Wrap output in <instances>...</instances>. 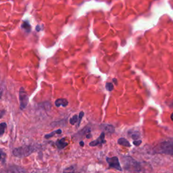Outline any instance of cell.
<instances>
[{"label": "cell", "mask_w": 173, "mask_h": 173, "mask_svg": "<svg viewBox=\"0 0 173 173\" xmlns=\"http://www.w3.org/2000/svg\"><path fill=\"white\" fill-rule=\"evenodd\" d=\"M105 143H106V140H105V133L103 131L100 135V137H98L96 140H94L93 141L90 142L89 146L91 147L98 146V145H101Z\"/></svg>", "instance_id": "ba28073f"}, {"label": "cell", "mask_w": 173, "mask_h": 173, "mask_svg": "<svg viewBox=\"0 0 173 173\" xmlns=\"http://www.w3.org/2000/svg\"><path fill=\"white\" fill-rule=\"evenodd\" d=\"M6 127H7V124L5 123H2L0 124V137L2 136L3 133H4Z\"/></svg>", "instance_id": "2e32d148"}, {"label": "cell", "mask_w": 173, "mask_h": 173, "mask_svg": "<svg viewBox=\"0 0 173 173\" xmlns=\"http://www.w3.org/2000/svg\"><path fill=\"white\" fill-rule=\"evenodd\" d=\"M118 144L120 145H123V146L127 147H131L130 143L128 142V141L127 140V139H125V138H120L119 140H118Z\"/></svg>", "instance_id": "4fadbf2b"}, {"label": "cell", "mask_w": 173, "mask_h": 173, "mask_svg": "<svg viewBox=\"0 0 173 173\" xmlns=\"http://www.w3.org/2000/svg\"><path fill=\"white\" fill-rule=\"evenodd\" d=\"M19 100L20 110L25 109L29 104V96L23 87L20 88L19 91Z\"/></svg>", "instance_id": "277c9868"}, {"label": "cell", "mask_w": 173, "mask_h": 173, "mask_svg": "<svg viewBox=\"0 0 173 173\" xmlns=\"http://www.w3.org/2000/svg\"><path fill=\"white\" fill-rule=\"evenodd\" d=\"M83 135H85L87 139H89L91 137H92V135L91 134V129L89 127H85L84 128L83 130H81V131H79V133L77 134V135L75 136L79 137H82Z\"/></svg>", "instance_id": "9c48e42d"}, {"label": "cell", "mask_w": 173, "mask_h": 173, "mask_svg": "<svg viewBox=\"0 0 173 173\" xmlns=\"http://www.w3.org/2000/svg\"><path fill=\"white\" fill-rule=\"evenodd\" d=\"M123 163L125 170L132 173H145L144 166L141 162L135 160L131 156H124L123 158Z\"/></svg>", "instance_id": "6da1fadb"}, {"label": "cell", "mask_w": 173, "mask_h": 173, "mask_svg": "<svg viewBox=\"0 0 173 173\" xmlns=\"http://www.w3.org/2000/svg\"><path fill=\"white\" fill-rule=\"evenodd\" d=\"M141 143H142V141L140 140H137L133 141V144L135 145H136V146H139V145H140Z\"/></svg>", "instance_id": "ffe728a7"}, {"label": "cell", "mask_w": 173, "mask_h": 173, "mask_svg": "<svg viewBox=\"0 0 173 173\" xmlns=\"http://www.w3.org/2000/svg\"><path fill=\"white\" fill-rule=\"evenodd\" d=\"M75 172V168H74V166H71L66 168V169H64V171L63 173H74Z\"/></svg>", "instance_id": "9a60e30c"}, {"label": "cell", "mask_w": 173, "mask_h": 173, "mask_svg": "<svg viewBox=\"0 0 173 173\" xmlns=\"http://www.w3.org/2000/svg\"><path fill=\"white\" fill-rule=\"evenodd\" d=\"M101 129H103L104 131H106L108 133H113L114 132V127L112 125L110 124H103L100 126Z\"/></svg>", "instance_id": "7c38bea8"}, {"label": "cell", "mask_w": 173, "mask_h": 173, "mask_svg": "<svg viewBox=\"0 0 173 173\" xmlns=\"http://www.w3.org/2000/svg\"><path fill=\"white\" fill-rule=\"evenodd\" d=\"M106 89L107 91H111L114 89V85L111 83H108L106 85Z\"/></svg>", "instance_id": "ac0fdd59"}, {"label": "cell", "mask_w": 173, "mask_h": 173, "mask_svg": "<svg viewBox=\"0 0 173 173\" xmlns=\"http://www.w3.org/2000/svg\"><path fill=\"white\" fill-rule=\"evenodd\" d=\"M5 158H6L5 153L2 151H0V160L2 161V162H4Z\"/></svg>", "instance_id": "d6986e66"}, {"label": "cell", "mask_w": 173, "mask_h": 173, "mask_svg": "<svg viewBox=\"0 0 173 173\" xmlns=\"http://www.w3.org/2000/svg\"><path fill=\"white\" fill-rule=\"evenodd\" d=\"M131 137L133 139V140H139L140 137V133H138V132H134L133 133H131Z\"/></svg>", "instance_id": "e0dca14e"}, {"label": "cell", "mask_w": 173, "mask_h": 173, "mask_svg": "<svg viewBox=\"0 0 173 173\" xmlns=\"http://www.w3.org/2000/svg\"><path fill=\"white\" fill-rule=\"evenodd\" d=\"M106 161L109 165V168H114L117 171H122V167L118 157L114 156L112 158H106Z\"/></svg>", "instance_id": "5b68a950"}, {"label": "cell", "mask_w": 173, "mask_h": 173, "mask_svg": "<svg viewBox=\"0 0 173 173\" xmlns=\"http://www.w3.org/2000/svg\"><path fill=\"white\" fill-rule=\"evenodd\" d=\"M68 104H69V101H68L67 100L64 99V98L57 99L55 101V105L56 107H60V106L66 107L68 106Z\"/></svg>", "instance_id": "8fae6325"}, {"label": "cell", "mask_w": 173, "mask_h": 173, "mask_svg": "<svg viewBox=\"0 0 173 173\" xmlns=\"http://www.w3.org/2000/svg\"><path fill=\"white\" fill-rule=\"evenodd\" d=\"M1 173H26V171L22 167L12 165L3 170Z\"/></svg>", "instance_id": "8992f818"}, {"label": "cell", "mask_w": 173, "mask_h": 173, "mask_svg": "<svg viewBox=\"0 0 173 173\" xmlns=\"http://www.w3.org/2000/svg\"><path fill=\"white\" fill-rule=\"evenodd\" d=\"M61 133H62V130H61V129H57V130H56V131L52 132V133H50L49 134L45 135V139H49L51 137H52L53 136H54V135H60Z\"/></svg>", "instance_id": "5bb4252c"}, {"label": "cell", "mask_w": 173, "mask_h": 173, "mask_svg": "<svg viewBox=\"0 0 173 173\" xmlns=\"http://www.w3.org/2000/svg\"><path fill=\"white\" fill-rule=\"evenodd\" d=\"M80 145L81 146H82V147H83L84 146V142L82 141H80Z\"/></svg>", "instance_id": "44dd1931"}, {"label": "cell", "mask_w": 173, "mask_h": 173, "mask_svg": "<svg viewBox=\"0 0 173 173\" xmlns=\"http://www.w3.org/2000/svg\"><path fill=\"white\" fill-rule=\"evenodd\" d=\"M172 141H164L160 144L154 148V152L160 154H167L172 155L173 154V147H172Z\"/></svg>", "instance_id": "3957f363"}, {"label": "cell", "mask_w": 173, "mask_h": 173, "mask_svg": "<svg viewBox=\"0 0 173 173\" xmlns=\"http://www.w3.org/2000/svg\"><path fill=\"white\" fill-rule=\"evenodd\" d=\"M113 81H114V83H115V85H117V81H116V79H113Z\"/></svg>", "instance_id": "7402d4cb"}, {"label": "cell", "mask_w": 173, "mask_h": 173, "mask_svg": "<svg viewBox=\"0 0 173 173\" xmlns=\"http://www.w3.org/2000/svg\"><path fill=\"white\" fill-rule=\"evenodd\" d=\"M37 150V147L35 146V145H26L14 149L12 151V154L15 157L21 158L29 156V155L36 151Z\"/></svg>", "instance_id": "7a4b0ae2"}, {"label": "cell", "mask_w": 173, "mask_h": 173, "mask_svg": "<svg viewBox=\"0 0 173 173\" xmlns=\"http://www.w3.org/2000/svg\"><path fill=\"white\" fill-rule=\"evenodd\" d=\"M84 114H85L84 112H81L79 113V116H77V115H74V116L72 118H70L69 122H70V124L74 125V124H77V126L79 127L80 126L81 123V120H82Z\"/></svg>", "instance_id": "52a82bcc"}, {"label": "cell", "mask_w": 173, "mask_h": 173, "mask_svg": "<svg viewBox=\"0 0 173 173\" xmlns=\"http://www.w3.org/2000/svg\"><path fill=\"white\" fill-rule=\"evenodd\" d=\"M56 146L57 147V148L60 149V150H62L64 147H66L68 145H69V143L68 141H66L65 138H62L61 140H58L56 143Z\"/></svg>", "instance_id": "30bf717a"}]
</instances>
